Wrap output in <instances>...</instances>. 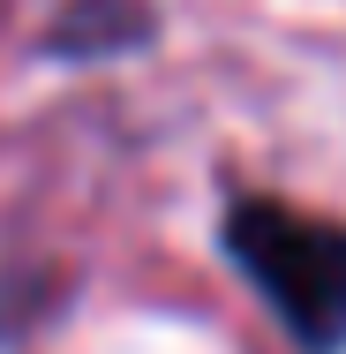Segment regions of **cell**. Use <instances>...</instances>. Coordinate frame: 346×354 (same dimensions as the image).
<instances>
[{"label":"cell","mask_w":346,"mask_h":354,"mask_svg":"<svg viewBox=\"0 0 346 354\" xmlns=\"http://www.w3.org/2000/svg\"><path fill=\"white\" fill-rule=\"evenodd\" d=\"M226 257L278 309L294 347H309V354L346 347V226L339 218L294 212L278 196H233Z\"/></svg>","instance_id":"1"},{"label":"cell","mask_w":346,"mask_h":354,"mask_svg":"<svg viewBox=\"0 0 346 354\" xmlns=\"http://www.w3.org/2000/svg\"><path fill=\"white\" fill-rule=\"evenodd\" d=\"M143 30V0H75L68 23L53 30V53H98V46H136Z\"/></svg>","instance_id":"2"}]
</instances>
